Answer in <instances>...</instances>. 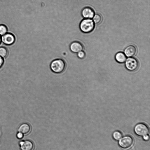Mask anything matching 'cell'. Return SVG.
Wrapping results in <instances>:
<instances>
[{"instance_id": "cell-16", "label": "cell", "mask_w": 150, "mask_h": 150, "mask_svg": "<svg viewBox=\"0 0 150 150\" xmlns=\"http://www.w3.org/2000/svg\"><path fill=\"white\" fill-rule=\"evenodd\" d=\"M121 133L119 131H115L113 134V137L114 139L118 140H120L122 137Z\"/></svg>"}, {"instance_id": "cell-2", "label": "cell", "mask_w": 150, "mask_h": 150, "mask_svg": "<svg viewBox=\"0 0 150 150\" xmlns=\"http://www.w3.org/2000/svg\"><path fill=\"white\" fill-rule=\"evenodd\" d=\"M50 68L52 71L55 73H60L65 69V63L63 59L57 58L53 60L50 64Z\"/></svg>"}, {"instance_id": "cell-8", "label": "cell", "mask_w": 150, "mask_h": 150, "mask_svg": "<svg viewBox=\"0 0 150 150\" xmlns=\"http://www.w3.org/2000/svg\"><path fill=\"white\" fill-rule=\"evenodd\" d=\"M81 14L84 18L91 19L95 15V12L92 8L86 6L82 9Z\"/></svg>"}, {"instance_id": "cell-13", "label": "cell", "mask_w": 150, "mask_h": 150, "mask_svg": "<svg viewBox=\"0 0 150 150\" xmlns=\"http://www.w3.org/2000/svg\"><path fill=\"white\" fill-rule=\"evenodd\" d=\"M93 21L94 23L98 24L102 21V18L101 16L99 14H96L94 16Z\"/></svg>"}, {"instance_id": "cell-9", "label": "cell", "mask_w": 150, "mask_h": 150, "mask_svg": "<svg viewBox=\"0 0 150 150\" xmlns=\"http://www.w3.org/2000/svg\"><path fill=\"white\" fill-rule=\"evenodd\" d=\"M19 144L21 150H33L34 147L33 142L29 140L21 141Z\"/></svg>"}, {"instance_id": "cell-10", "label": "cell", "mask_w": 150, "mask_h": 150, "mask_svg": "<svg viewBox=\"0 0 150 150\" xmlns=\"http://www.w3.org/2000/svg\"><path fill=\"white\" fill-rule=\"evenodd\" d=\"M30 130L31 127L27 123H24L21 124L18 129V132L23 135L28 134L30 132Z\"/></svg>"}, {"instance_id": "cell-7", "label": "cell", "mask_w": 150, "mask_h": 150, "mask_svg": "<svg viewBox=\"0 0 150 150\" xmlns=\"http://www.w3.org/2000/svg\"><path fill=\"white\" fill-rule=\"evenodd\" d=\"M69 49L72 52L76 54L79 52L83 50V47L80 42L74 41L71 42L69 46Z\"/></svg>"}, {"instance_id": "cell-15", "label": "cell", "mask_w": 150, "mask_h": 150, "mask_svg": "<svg viewBox=\"0 0 150 150\" xmlns=\"http://www.w3.org/2000/svg\"><path fill=\"white\" fill-rule=\"evenodd\" d=\"M8 29L7 27L4 25H0V36L4 35L7 33Z\"/></svg>"}, {"instance_id": "cell-18", "label": "cell", "mask_w": 150, "mask_h": 150, "mask_svg": "<svg viewBox=\"0 0 150 150\" xmlns=\"http://www.w3.org/2000/svg\"><path fill=\"white\" fill-rule=\"evenodd\" d=\"M4 63V60L3 58L0 57V69L3 66Z\"/></svg>"}, {"instance_id": "cell-1", "label": "cell", "mask_w": 150, "mask_h": 150, "mask_svg": "<svg viewBox=\"0 0 150 150\" xmlns=\"http://www.w3.org/2000/svg\"><path fill=\"white\" fill-rule=\"evenodd\" d=\"M95 23L91 19L83 18L80 22L79 28L84 33H88L92 32L95 28Z\"/></svg>"}, {"instance_id": "cell-19", "label": "cell", "mask_w": 150, "mask_h": 150, "mask_svg": "<svg viewBox=\"0 0 150 150\" xmlns=\"http://www.w3.org/2000/svg\"><path fill=\"white\" fill-rule=\"evenodd\" d=\"M23 135L20 132H18L17 134V137L19 139H21L23 137Z\"/></svg>"}, {"instance_id": "cell-12", "label": "cell", "mask_w": 150, "mask_h": 150, "mask_svg": "<svg viewBox=\"0 0 150 150\" xmlns=\"http://www.w3.org/2000/svg\"><path fill=\"white\" fill-rule=\"evenodd\" d=\"M115 58L117 62L120 63L125 62L126 59V55L122 52H119L117 53L115 55Z\"/></svg>"}, {"instance_id": "cell-5", "label": "cell", "mask_w": 150, "mask_h": 150, "mask_svg": "<svg viewBox=\"0 0 150 150\" xmlns=\"http://www.w3.org/2000/svg\"><path fill=\"white\" fill-rule=\"evenodd\" d=\"M134 140L130 136H127L122 137L119 142V144L122 148L127 149L130 148L133 145Z\"/></svg>"}, {"instance_id": "cell-6", "label": "cell", "mask_w": 150, "mask_h": 150, "mask_svg": "<svg viewBox=\"0 0 150 150\" xmlns=\"http://www.w3.org/2000/svg\"><path fill=\"white\" fill-rule=\"evenodd\" d=\"M1 42L7 45H11L15 42V38L13 34L10 33H7L1 36Z\"/></svg>"}, {"instance_id": "cell-21", "label": "cell", "mask_w": 150, "mask_h": 150, "mask_svg": "<svg viewBox=\"0 0 150 150\" xmlns=\"http://www.w3.org/2000/svg\"><path fill=\"white\" fill-rule=\"evenodd\" d=\"M1 42V36H0V44Z\"/></svg>"}, {"instance_id": "cell-14", "label": "cell", "mask_w": 150, "mask_h": 150, "mask_svg": "<svg viewBox=\"0 0 150 150\" xmlns=\"http://www.w3.org/2000/svg\"><path fill=\"white\" fill-rule=\"evenodd\" d=\"M8 53V51L6 48L3 47H0V57L4 58L7 56Z\"/></svg>"}, {"instance_id": "cell-3", "label": "cell", "mask_w": 150, "mask_h": 150, "mask_svg": "<svg viewBox=\"0 0 150 150\" xmlns=\"http://www.w3.org/2000/svg\"><path fill=\"white\" fill-rule=\"evenodd\" d=\"M134 131L137 135L141 136L147 135L149 132L147 125L142 123L137 125L134 127Z\"/></svg>"}, {"instance_id": "cell-20", "label": "cell", "mask_w": 150, "mask_h": 150, "mask_svg": "<svg viewBox=\"0 0 150 150\" xmlns=\"http://www.w3.org/2000/svg\"><path fill=\"white\" fill-rule=\"evenodd\" d=\"M143 139L145 141H147L149 139V135H146L143 136Z\"/></svg>"}, {"instance_id": "cell-4", "label": "cell", "mask_w": 150, "mask_h": 150, "mask_svg": "<svg viewBox=\"0 0 150 150\" xmlns=\"http://www.w3.org/2000/svg\"><path fill=\"white\" fill-rule=\"evenodd\" d=\"M125 66L127 69L130 71L136 70L138 67L139 63L135 58L129 57L125 61Z\"/></svg>"}, {"instance_id": "cell-17", "label": "cell", "mask_w": 150, "mask_h": 150, "mask_svg": "<svg viewBox=\"0 0 150 150\" xmlns=\"http://www.w3.org/2000/svg\"><path fill=\"white\" fill-rule=\"evenodd\" d=\"M76 54L77 57L80 59H84L86 55L85 52L83 50L79 52Z\"/></svg>"}, {"instance_id": "cell-11", "label": "cell", "mask_w": 150, "mask_h": 150, "mask_svg": "<svg viewBox=\"0 0 150 150\" xmlns=\"http://www.w3.org/2000/svg\"><path fill=\"white\" fill-rule=\"evenodd\" d=\"M137 52L136 47L134 45H130L127 47L125 49L124 52L126 56L132 57L134 56Z\"/></svg>"}]
</instances>
